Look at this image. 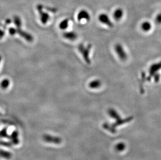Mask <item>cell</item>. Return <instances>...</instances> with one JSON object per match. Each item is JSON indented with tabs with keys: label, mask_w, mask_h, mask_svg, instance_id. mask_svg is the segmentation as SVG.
<instances>
[{
	"label": "cell",
	"mask_w": 161,
	"mask_h": 160,
	"mask_svg": "<svg viewBox=\"0 0 161 160\" xmlns=\"http://www.w3.org/2000/svg\"><path fill=\"white\" fill-rule=\"evenodd\" d=\"M78 49L80 53L82 54V56H83V59L85 60V62H87L88 64H90L91 61L89 58V54L91 49V44H89L87 47H85L83 44H81L78 46Z\"/></svg>",
	"instance_id": "cell-1"
},
{
	"label": "cell",
	"mask_w": 161,
	"mask_h": 160,
	"mask_svg": "<svg viewBox=\"0 0 161 160\" xmlns=\"http://www.w3.org/2000/svg\"><path fill=\"white\" fill-rule=\"evenodd\" d=\"M114 49L116 53L118 54V56L122 61H125L127 59V54L124 49L122 45L120 44H116L114 47Z\"/></svg>",
	"instance_id": "cell-2"
},
{
	"label": "cell",
	"mask_w": 161,
	"mask_h": 160,
	"mask_svg": "<svg viewBox=\"0 0 161 160\" xmlns=\"http://www.w3.org/2000/svg\"><path fill=\"white\" fill-rule=\"evenodd\" d=\"M161 69V61L158 62V63H156V64H152L151 66H150L149 70V75L147 77V80L150 81L152 77H153V75L155 74H156L157 72L159 71Z\"/></svg>",
	"instance_id": "cell-3"
},
{
	"label": "cell",
	"mask_w": 161,
	"mask_h": 160,
	"mask_svg": "<svg viewBox=\"0 0 161 160\" xmlns=\"http://www.w3.org/2000/svg\"><path fill=\"white\" fill-rule=\"evenodd\" d=\"M99 20L101 23L106 25L107 26L109 27L110 28L113 27V24L110 20L108 16L105 14H102L99 15Z\"/></svg>",
	"instance_id": "cell-4"
},
{
	"label": "cell",
	"mask_w": 161,
	"mask_h": 160,
	"mask_svg": "<svg viewBox=\"0 0 161 160\" xmlns=\"http://www.w3.org/2000/svg\"><path fill=\"white\" fill-rule=\"evenodd\" d=\"M42 8H43V6L41 5H39L37 6V9L41 16V22L44 24H45L47 23V20L49 19V15L42 11Z\"/></svg>",
	"instance_id": "cell-5"
},
{
	"label": "cell",
	"mask_w": 161,
	"mask_h": 160,
	"mask_svg": "<svg viewBox=\"0 0 161 160\" xmlns=\"http://www.w3.org/2000/svg\"><path fill=\"white\" fill-rule=\"evenodd\" d=\"M43 138L44 141H47V143H54L56 144L61 143V139L56 137H53L52 136L48 135H44L43 136Z\"/></svg>",
	"instance_id": "cell-6"
},
{
	"label": "cell",
	"mask_w": 161,
	"mask_h": 160,
	"mask_svg": "<svg viewBox=\"0 0 161 160\" xmlns=\"http://www.w3.org/2000/svg\"><path fill=\"white\" fill-rule=\"evenodd\" d=\"M77 19L79 21L82 20V19H85L89 21L90 19V16L87 11L85 10H82L78 13Z\"/></svg>",
	"instance_id": "cell-7"
},
{
	"label": "cell",
	"mask_w": 161,
	"mask_h": 160,
	"mask_svg": "<svg viewBox=\"0 0 161 160\" xmlns=\"http://www.w3.org/2000/svg\"><path fill=\"white\" fill-rule=\"evenodd\" d=\"M63 36L65 39L67 40L74 41L76 40L77 38V35L76 33L73 32H68L64 33L63 34Z\"/></svg>",
	"instance_id": "cell-8"
},
{
	"label": "cell",
	"mask_w": 161,
	"mask_h": 160,
	"mask_svg": "<svg viewBox=\"0 0 161 160\" xmlns=\"http://www.w3.org/2000/svg\"><path fill=\"white\" fill-rule=\"evenodd\" d=\"M124 12L123 10L121 8H118L114 11L113 16L114 19L116 20H120L121 19L122 17L123 16Z\"/></svg>",
	"instance_id": "cell-9"
},
{
	"label": "cell",
	"mask_w": 161,
	"mask_h": 160,
	"mask_svg": "<svg viewBox=\"0 0 161 160\" xmlns=\"http://www.w3.org/2000/svg\"><path fill=\"white\" fill-rule=\"evenodd\" d=\"M102 85L101 82L99 80H95L91 81L89 84V86L90 89H97L99 88Z\"/></svg>",
	"instance_id": "cell-10"
},
{
	"label": "cell",
	"mask_w": 161,
	"mask_h": 160,
	"mask_svg": "<svg viewBox=\"0 0 161 160\" xmlns=\"http://www.w3.org/2000/svg\"><path fill=\"white\" fill-rule=\"evenodd\" d=\"M16 32L17 33H18L19 35H21L22 37L25 38L26 40L28 41H32V40H33V38H32L31 35L29 34L28 33H27L26 32L21 31V29H18V30H16Z\"/></svg>",
	"instance_id": "cell-11"
},
{
	"label": "cell",
	"mask_w": 161,
	"mask_h": 160,
	"mask_svg": "<svg viewBox=\"0 0 161 160\" xmlns=\"http://www.w3.org/2000/svg\"><path fill=\"white\" fill-rule=\"evenodd\" d=\"M152 25L151 23L148 21H145L144 23H142L141 25V29L145 32H148L149 31H150Z\"/></svg>",
	"instance_id": "cell-12"
},
{
	"label": "cell",
	"mask_w": 161,
	"mask_h": 160,
	"mask_svg": "<svg viewBox=\"0 0 161 160\" xmlns=\"http://www.w3.org/2000/svg\"><path fill=\"white\" fill-rule=\"evenodd\" d=\"M108 114L111 117H112L114 119H117V120H119L120 119V117L119 116V115L118 114V112L113 109H110L108 110Z\"/></svg>",
	"instance_id": "cell-13"
},
{
	"label": "cell",
	"mask_w": 161,
	"mask_h": 160,
	"mask_svg": "<svg viewBox=\"0 0 161 160\" xmlns=\"http://www.w3.org/2000/svg\"><path fill=\"white\" fill-rule=\"evenodd\" d=\"M0 156L4 158H9L11 157V154L7 151L0 150Z\"/></svg>",
	"instance_id": "cell-14"
},
{
	"label": "cell",
	"mask_w": 161,
	"mask_h": 160,
	"mask_svg": "<svg viewBox=\"0 0 161 160\" xmlns=\"http://www.w3.org/2000/svg\"><path fill=\"white\" fill-rule=\"evenodd\" d=\"M68 19H65L64 20H63L60 24V28L61 29H65L68 27Z\"/></svg>",
	"instance_id": "cell-15"
},
{
	"label": "cell",
	"mask_w": 161,
	"mask_h": 160,
	"mask_svg": "<svg viewBox=\"0 0 161 160\" xmlns=\"http://www.w3.org/2000/svg\"><path fill=\"white\" fill-rule=\"evenodd\" d=\"M10 85V82L8 79H5L3 80L1 84V86L3 89H5L8 87V86Z\"/></svg>",
	"instance_id": "cell-16"
},
{
	"label": "cell",
	"mask_w": 161,
	"mask_h": 160,
	"mask_svg": "<svg viewBox=\"0 0 161 160\" xmlns=\"http://www.w3.org/2000/svg\"><path fill=\"white\" fill-rule=\"evenodd\" d=\"M14 23L16 25L17 28H19L21 26V20L20 18L18 16H15L14 18Z\"/></svg>",
	"instance_id": "cell-17"
},
{
	"label": "cell",
	"mask_w": 161,
	"mask_h": 160,
	"mask_svg": "<svg viewBox=\"0 0 161 160\" xmlns=\"http://www.w3.org/2000/svg\"><path fill=\"white\" fill-rule=\"evenodd\" d=\"M156 23L158 24H161V14L157 15L156 19Z\"/></svg>",
	"instance_id": "cell-18"
},
{
	"label": "cell",
	"mask_w": 161,
	"mask_h": 160,
	"mask_svg": "<svg viewBox=\"0 0 161 160\" xmlns=\"http://www.w3.org/2000/svg\"><path fill=\"white\" fill-rule=\"evenodd\" d=\"M153 77H154V80L155 82H159V81L160 76H159V74H156L153 75Z\"/></svg>",
	"instance_id": "cell-19"
},
{
	"label": "cell",
	"mask_w": 161,
	"mask_h": 160,
	"mask_svg": "<svg viewBox=\"0 0 161 160\" xmlns=\"http://www.w3.org/2000/svg\"><path fill=\"white\" fill-rule=\"evenodd\" d=\"M9 32H10V34L11 35H14V34H15L16 33V30H15V29L13 28H11L9 29Z\"/></svg>",
	"instance_id": "cell-20"
},
{
	"label": "cell",
	"mask_w": 161,
	"mask_h": 160,
	"mask_svg": "<svg viewBox=\"0 0 161 160\" xmlns=\"http://www.w3.org/2000/svg\"><path fill=\"white\" fill-rule=\"evenodd\" d=\"M124 146H124V145H121V144H120L119 145V146H118L117 147V148H118V150H121L122 149H123L124 148Z\"/></svg>",
	"instance_id": "cell-21"
},
{
	"label": "cell",
	"mask_w": 161,
	"mask_h": 160,
	"mask_svg": "<svg viewBox=\"0 0 161 160\" xmlns=\"http://www.w3.org/2000/svg\"><path fill=\"white\" fill-rule=\"evenodd\" d=\"M1 57L0 56V61H1Z\"/></svg>",
	"instance_id": "cell-22"
}]
</instances>
